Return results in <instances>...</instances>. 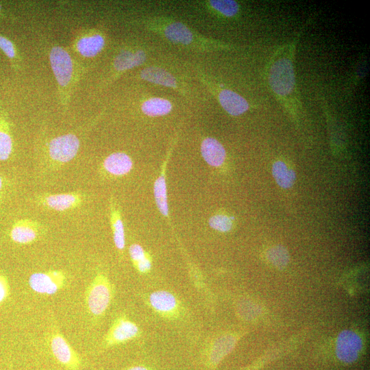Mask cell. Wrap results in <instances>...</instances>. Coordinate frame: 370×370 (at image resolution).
<instances>
[{"mask_svg": "<svg viewBox=\"0 0 370 370\" xmlns=\"http://www.w3.org/2000/svg\"><path fill=\"white\" fill-rule=\"evenodd\" d=\"M201 153L205 161L212 166H221L226 155L223 146L213 138H206L202 141Z\"/></svg>", "mask_w": 370, "mask_h": 370, "instance_id": "13", "label": "cell"}, {"mask_svg": "<svg viewBox=\"0 0 370 370\" xmlns=\"http://www.w3.org/2000/svg\"><path fill=\"white\" fill-rule=\"evenodd\" d=\"M5 182L2 176L0 175V201L2 199L5 193Z\"/></svg>", "mask_w": 370, "mask_h": 370, "instance_id": "32", "label": "cell"}, {"mask_svg": "<svg viewBox=\"0 0 370 370\" xmlns=\"http://www.w3.org/2000/svg\"><path fill=\"white\" fill-rule=\"evenodd\" d=\"M13 151V139L7 115L0 112V161L10 158Z\"/></svg>", "mask_w": 370, "mask_h": 370, "instance_id": "18", "label": "cell"}, {"mask_svg": "<svg viewBox=\"0 0 370 370\" xmlns=\"http://www.w3.org/2000/svg\"><path fill=\"white\" fill-rule=\"evenodd\" d=\"M151 306L160 313L164 315L173 314L177 308V301L175 297L166 291H158L149 296Z\"/></svg>", "mask_w": 370, "mask_h": 370, "instance_id": "16", "label": "cell"}, {"mask_svg": "<svg viewBox=\"0 0 370 370\" xmlns=\"http://www.w3.org/2000/svg\"><path fill=\"white\" fill-rule=\"evenodd\" d=\"M268 259L275 267L282 268L285 267L289 260L288 254L285 248L276 246L271 248L268 252Z\"/></svg>", "mask_w": 370, "mask_h": 370, "instance_id": "27", "label": "cell"}, {"mask_svg": "<svg viewBox=\"0 0 370 370\" xmlns=\"http://www.w3.org/2000/svg\"><path fill=\"white\" fill-rule=\"evenodd\" d=\"M272 90L278 95L290 94L295 86V74L291 60L282 58L271 67L269 77Z\"/></svg>", "mask_w": 370, "mask_h": 370, "instance_id": "5", "label": "cell"}, {"mask_svg": "<svg viewBox=\"0 0 370 370\" xmlns=\"http://www.w3.org/2000/svg\"><path fill=\"white\" fill-rule=\"evenodd\" d=\"M49 347L55 359L66 370H79L82 364L80 356L57 329L51 332Z\"/></svg>", "mask_w": 370, "mask_h": 370, "instance_id": "4", "label": "cell"}, {"mask_svg": "<svg viewBox=\"0 0 370 370\" xmlns=\"http://www.w3.org/2000/svg\"><path fill=\"white\" fill-rule=\"evenodd\" d=\"M66 282V276L62 270L35 272L28 280L31 289L36 293L51 295L62 290Z\"/></svg>", "mask_w": 370, "mask_h": 370, "instance_id": "6", "label": "cell"}, {"mask_svg": "<svg viewBox=\"0 0 370 370\" xmlns=\"http://www.w3.org/2000/svg\"><path fill=\"white\" fill-rule=\"evenodd\" d=\"M235 343V338L230 335L222 336L217 340L210 353V362L212 364L219 362L233 349Z\"/></svg>", "mask_w": 370, "mask_h": 370, "instance_id": "22", "label": "cell"}, {"mask_svg": "<svg viewBox=\"0 0 370 370\" xmlns=\"http://www.w3.org/2000/svg\"><path fill=\"white\" fill-rule=\"evenodd\" d=\"M0 49L6 56L14 69L21 68V59L14 42L5 36L0 34Z\"/></svg>", "mask_w": 370, "mask_h": 370, "instance_id": "25", "label": "cell"}, {"mask_svg": "<svg viewBox=\"0 0 370 370\" xmlns=\"http://www.w3.org/2000/svg\"><path fill=\"white\" fill-rule=\"evenodd\" d=\"M144 114L150 116H162L169 114L172 109L171 103L165 99L153 97L145 101L141 106Z\"/></svg>", "mask_w": 370, "mask_h": 370, "instance_id": "20", "label": "cell"}, {"mask_svg": "<svg viewBox=\"0 0 370 370\" xmlns=\"http://www.w3.org/2000/svg\"><path fill=\"white\" fill-rule=\"evenodd\" d=\"M139 333L137 325L125 317L117 318L104 338L106 347L123 343L136 338Z\"/></svg>", "mask_w": 370, "mask_h": 370, "instance_id": "9", "label": "cell"}, {"mask_svg": "<svg viewBox=\"0 0 370 370\" xmlns=\"http://www.w3.org/2000/svg\"><path fill=\"white\" fill-rule=\"evenodd\" d=\"M154 197L158 208L161 214L167 216L169 213L166 186L164 175H160L155 182L153 186Z\"/></svg>", "mask_w": 370, "mask_h": 370, "instance_id": "23", "label": "cell"}, {"mask_svg": "<svg viewBox=\"0 0 370 370\" xmlns=\"http://www.w3.org/2000/svg\"><path fill=\"white\" fill-rule=\"evenodd\" d=\"M336 354L338 358L345 362H354L362 349V340L354 332L344 330L338 336Z\"/></svg>", "mask_w": 370, "mask_h": 370, "instance_id": "10", "label": "cell"}, {"mask_svg": "<svg viewBox=\"0 0 370 370\" xmlns=\"http://www.w3.org/2000/svg\"><path fill=\"white\" fill-rule=\"evenodd\" d=\"M140 76L148 82L171 88L177 87L175 77L164 69L158 67H147L141 71Z\"/></svg>", "mask_w": 370, "mask_h": 370, "instance_id": "19", "label": "cell"}, {"mask_svg": "<svg viewBox=\"0 0 370 370\" xmlns=\"http://www.w3.org/2000/svg\"><path fill=\"white\" fill-rule=\"evenodd\" d=\"M219 100L223 109L233 116L240 115L249 108L247 101L240 95L230 90H223L219 95Z\"/></svg>", "mask_w": 370, "mask_h": 370, "instance_id": "14", "label": "cell"}, {"mask_svg": "<svg viewBox=\"0 0 370 370\" xmlns=\"http://www.w3.org/2000/svg\"><path fill=\"white\" fill-rule=\"evenodd\" d=\"M210 5L226 16H234L238 12V5L234 1H210Z\"/></svg>", "mask_w": 370, "mask_h": 370, "instance_id": "28", "label": "cell"}, {"mask_svg": "<svg viewBox=\"0 0 370 370\" xmlns=\"http://www.w3.org/2000/svg\"><path fill=\"white\" fill-rule=\"evenodd\" d=\"M112 298L111 284L106 275L97 274L86 291V305L88 311L94 317L103 315Z\"/></svg>", "mask_w": 370, "mask_h": 370, "instance_id": "2", "label": "cell"}, {"mask_svg": "<svg viewBox=\"0 0 370 370\" xmlns=\"http://www.w3.org/2000/svg\"><path fill=\"white\" fill-rule=\"evenodd\" d=\"M129 253L131 259L140 272L145 273L151 269V261L146 258L145 251L140 245H132L130 247Z\"/></svg>", "mask_w": 370, "mask_h": 370, "instance_id": "24", "label": "cell"}, {"mask_svg": "<svg viewBox=\"0 0 370 370\" xmlns=\"http://www.w3.org/2000/svg\"><path fill=\"white\" fill-rule=\"evenodd\" d=\"M49 60L58 84L60 103L66 108L70 101L73 89L83 73V69L66 49L57 44L50 47Z\"/></svg>", "mask_w": 370, "mask_h": 370, "instance_id": "1", "label": "cell"}, {"mask_svg": "<svg viewBox=\"0 0 370 370\" xmlns=\"http://www.w3.org/2000/svg\"><path fill=\"white\" fill-rule=\"evenodd\" d=\"M210 226L219 232H227L232 227V222L230 217L223 214H217L212 216L209 219Z\"/></svg>", "mask_w": 370, "mask_h": 370, "instance_id": "29", "label": "cell"}, {"mask_svg": "<svg viewBox=\"0 0 370 370\" xmlns=\"http://www.w3.org/2000/svg\"><path fill=\"white\" fill-rule=\"evenodd\" d=\"M103 167L107 173L121 176L128 173L132 168L131 158L123 152H114L106 158Z\"/></svg>", "mask_w": 370, "mask_h": 370, "instance_id": "12", "label": "cell"}, {"mask_svg": "<svg viewBox=\"0 0 370 370\" xmlns=\"http://www.w3.org/2000/svg\"><path fill=\"white\" fill-rule=\"evenodd\" d=\"M125 370H149V369L143 366H134V367L128 368Z\"/></svg>", "mask_w": 370, "mask_h": 370, "instance_id": "33", "label": "cell"}, {"mask_svg": "<svg viewBox=\"0 0 370 370\" xmlns=\"http://www.w3.org/2000/svg\"><path fill=\"white\" fill-rule=\"evenodd\" d=\"M103 35L95 29L79 32L73 41V48L81 56L90 58L97 56L105 46Z\"/></svg>", "mask_w": 370, "mask_h": 370, "instance_id": "8", "label": "cell"}, {"mask_svg": "<svg viewBox=\"0 0 370 370\" xmlns=\"http://www.w3.org/2000/svg\"><path fill=\"white\" fill-rule=\"evenodd\" d=\"M0 18L6 19H14V17L8 14L6 10L3 8V5L0 3Z\"/></svg>", "mask_w": 370, "mask_h": 370, "instance_id": "31", "label": "cell"}, {"mask_svg": "<svg viewBox=\"0 0 370 370\" xmlns=\"http://www.w3.org/2000/svg\"><path fill=\"white\" fill-rule=\"evenodd\" d=\"M10 293V287L7 277L0 273V304L4 302Z\"/></svg>", "mask_w": 370, "mask_h": 370, "instance_id": "30", "label": "cell"}, {"mask_svg": "<svg viewBox=\"0 0 370 370\" xmlns=\"http://www.w3.org/2000/svg\"><path fill=\"white\" fill-rule=\"evenodd\" d=\"M145 59L146 55L143 51H121L114 58L113 67L116 73H121L140 65Z\"/></svg>", "mask_w": 370, "mask_h": 370, "instance_id": "15", "label": "cell"}, {"mask_svg": "<svg viewBox=\"0 0 370 370\" xmlns=\"http://www.w3.org/2000/svg\"><path fill=\"white\" fill-rule=\"evenodd\" d=\"M163 34L170 41L183 45H190L194 40V34L184 25L179 22H171L163 28Z\"/></svg>", "mask_w": 370, "mask_h": 370, "instance_id": "17", "label": "cell"}, {"mask_svg": "<svg viewBox=\"0 0 370 370\" xmlns=\"http://www.w3.org/2000/svg\"><path fill=\"white\" fill-rule=\"evenodd\" d=\"M112 227L114 245L118 249L123 250L125 245L124 225L120 215L114 211L112 214Z\"/></svg>", "mask_w": 370, "mask_h": 370, "instance_id": "26", "label": "cell"}, {"mask_svg": "<svg viewBox=\"0 0 370 370\" xmlns=\"http://www.w3.org/2000/svg\"><path fill=\"white\" fill-rule=\"evenodd\" d=\"M272 172L276 182L282 188H288L294 184L295 173L284 162L278 160L274 162Z\"/></svg>", "mask_w": 370, "mask_h": 370, "instance_id": "21", "label": "cell"}, {"mask_svg": "<svg viewBox=\"0 0 370 370\" xmlns=\"http://www.w3.org/2000/svg\"><path fill=\"white\" fill-rule=\"evenodd\" d=\"M41 225L29 219H22L15 221L11 227L10 237L12 241L21 245L33 243L39 238Z\"/></svg>", "mask_w": 370, "mask_h": 370, "instance_id": "11", "label": "cell"}, {"mask_svg": "<svg viewBox=\"0 0 370 370\" xmlns=\"http://www.w3.org/2000/svg\"><path fill=\"white\" fill-rule=\"evenodd\" d=\"M80 139L74 133H68L52 138L47 145L49 160L57 166L71 161L77 154Z\"/></svg>", "mask_w": 370, "mask_h": 370, "instance_id": "3", "label": "cell"}, {"mask_svg": "<svg viewBox=\"0 0 370 370\" xmlns=\"http://www.w3.org/2000/svg\"><path fill=\"white\" fill-rule=\"evenodd\" d=\"M84 201V195L79 192L63 193H45L36 198V202L48 210L65 212L80 206Z\"/></svg>", "mask_w": 370, "mask_h": 370, "instance_id": "7", "label": "cell"}]
</instances>
